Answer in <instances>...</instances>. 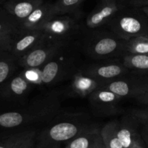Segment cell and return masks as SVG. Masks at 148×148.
Segmentation results:
<instances>
[{"instance_id": "obj_13", "label": "cell", "mask_w": 148, "mask_h": 148, "mask_svg": "<svg viewBox=\"0 0 148 148\" xmlns=\"http://www.w3.org/2000/svg\"><path fill=\"white\" fill-rule=\"evenodd\" d=\"M46 39L43 30H23L17 35L12 44L10 52L19 59L38 46Z\"/></svg>"}, {"instance_id": "obj_15", "label": "cell", "mask_w": 148, "mask_h": 148, "mask_svg": "<svg viewBox=\"0 0 148 148\" xmlns=\"http://www.w3.org/2000/svg\"><path fill=\"white\" fill-rule=\"evenodd\" d=\"M101 129V128L92 124L68 142L65 148H106Z\"/></svg>"}, {"instance_id": "obj_11", "label": "cell", "mask_w": 148, "mask_h": 148, "mask_svg": "<svg viewBox=\"0 0 148 148\" xmlns=\"http://www.w3.org/2000/svg\"><path fill=\"white\" fill-rule=\"evenodd\" d=\"M93 111L101 115H113L119 111L121 97L110 90L101 87L88 97Z\"/></svg>"}, {"instance_id": "obj_8", "label": "cell", "mask_w": 148, "mask_h": 148, "mask_svg": "<svg viewBox=\"0 0 148 148\" xmlns=\"http://www.w3.org/2000/svg\"><path fill=\"white\" fill-rule=\"evenodd\" d=\"M69 44L71 43H64L46 39L33 50L20 58L18 62L26 70L40 69L57 52Z\"/></svg>"}, {"instance_id": "obj_7", "label": "cell", "mask_w": 148, "mask_h": 148, "mask_svg": "<svg viewBox=\"0 0 148 148\" xmlns=\"http://www.w3.org/2000/svg\"><path fill=\"white\" fill-rule=\"evenodd\" d=\"M80 29V22L77 16L64 15L53 17L43 30L46 39L64 43H71V41L79 33Z\"/></svg>"}, {"instance_id": "obj_10", "label": "cell", "mask_w": 148, "mask_h": 148, "mask_svg": "<svg viewBox=\"0 0 148 148\" xmlns=\"http://www.w3.org/2000/svg\"><path fill=\"white\" fill-rule=\"evenodd\" d=\"M117 134L123 148H146L140 130V123L130 114L119 121Z\"/></svg>"}, {"instance_id": "obj_2", "label": "cell", "mask_w": 148, "mask_h": 148, "mask_svg": "<svg viewBox=\"0 0 148 148\" xmlns=\"http://www.w3.org/2000/svg\"><path fill=\"white\" fill-rule=\"evenodd\" d=\"M102 28L86 29L80 44L82 52L96 61L123 59L128 55L127 40Z\"/></svg>"}, {"instance_id": "obj_3", "label": "cell", "mask_w": 148, "mask_h": 148, "mask_svg": "<svg viewBox=\"0 0 148 148\" xmlns=\"http://www.w3.org/2000/svg\"><path fill=\"white\" fill-rule=\"evenodd\" d=\"M70 45H66L39 69V82L44 85H53L72 78L80 69L79 57L75 49L69 47Z\"/></svg>"}, {"instance_id": "obj_30", "label": "cell", "mask_w": 148, "mask_h": 148, "mask_svg": "<svg viewBox=\"0 0 148 148\" xmlns=\"http://www.w3.org/2000/svg\"><path fill=\"white\" fill-rule=\"evenodd\" d=\"M3 1H4V0H0V3H1V2H2Z\"/></svg>"}, {"instance_id": "obj_5", "label": "cell", "mask_w": 148, "mask_h": 148, "mask_svg": "<svg viewBox=\"0 0 148 148\" xmlns=\"http://www.w3.org/2000/svg\"><path fill=\"white\" fill-rule=\"evenodd\" d=\"M106 27L125 40L133 37H148V17L140 8H121Z\"/></svg>"}, {"instance_id": "obj_23", "label": "cell", "mask_w": 148, "mask_h": 148, "mask_svg": "<svg viewBox=\"0 0 148 148\" xmlns=\"http://www.w3.org/2000/svg\"><path fill=\"white\" fill-rule=\"evenodd\" d=\"M128 55H148V37L137 36L127 40Z\"/></svg>"}, {"instance_id": "obj_29", "label": "cell", "mask_w": 148, "mask_h": 148, "mask_svg": "<svg viewBox=\"0 0 148 148\" xmlns=\"http://www.w3.org/2000/svg\"><path fill=\"white\" fill-rule=\"evenodd\" d=\"M140 10L145 14V15L148 17V6H145V7H140Z\"/></svg>"}, {"instance_id": "obj_22", "label": "cell", "mask_w": 148, "mask_h": 148, "mask_svg": "<svg viewBox=\"0 0 148 148\" xmlns=\"http://www.w3.org/2000/svg\"><path fill=\"white\" fill-rule=\"evenodd\" d=\"M85 0H57L53 3L56 15H75Z\"/></svg>"}, {"instance_id": "obj_18", "label": "cell", "mask_w": 148, "mask_h": 148, "mask_svg": "<svg viewBox=\"0 0 148 148\" xmlns=\"http://www.w3.org/2000/svg\"><path fill=\"white\" fill-rule=\"evenodd\" d=\"M36 131L25 130L0 140V148H34Z\"/></svg>"}, {"instance_id": "obj_26", "label": "cell", "mask_w": 148, "mask_h": 148, "mask_svg": "<svg viewBox=\"0 0 148 148\" xmlns=\"http://www.w3.org/2000/svg\"><path fill=\"white\" fill-rule=\"evenodd\" d=\"M140 123V130L141 133L142 137L145 145V147L148 148V122L143 121V120H139Z\"/></svg>"}, {"instance_id": "obj_27", "label": "cell", "mask_w": 148, "mask_h": 148, "mask_svg": "<svg viewBox=\"0 0 148 148\" xmlns=\"http://www.w3.org/2000/svg\"><path fill=\"white\" fill-rule=\"evenodd\" d=\"M136 100H137V102H139L140 103H141V104L148 106V92L140 96V97H137V98H136Z\"/></svg>"}, {"instance_id": "obj_24", "label": "cell", "mask_w": 148, "mask_h": 148, "mask_svg": "<svg viewBox=\"0 0 148 148\" xmlns=\"http://www.w3.org/2000/svg\"><path fill=\"white\" fill-rule=\"evenodd\" d=\"M12 70V61L10 59L0 60V84L7 79Z\"/></svg>"}, {"instance_id": "obj_6", "label": "cell", "mask_w": 148, "mask_h": 148, "mask_svg": "<svg viewBox=\"0 0 148 148\" xmlns=\"http://www.w3.org/2000/svg\"><path fill=\"white\" fill-rule=\"evenodd\" d=\"M101 87L110 90L121 98H134L148 92V73L131 71L122 76L104 84Z\"/></svg>"}, {"instance_id": "obj_19", "label": "cell", "mask_w": 148, "mask_h": 148, "mask_svg": "<svg viewBox=\"0 0 148 148\" xmlns=\"http://www.w3.org/2000/svg\"><path fill=\"white\" fill-rule=\"evenodd\" d=\"M118 124V120H111L101 128V136L106 148H123L117 134Z\"/></svg>"}, {"instance_id": "obj_21", "label": "cell", "mask_w": 148, "mask_h": 148, "mask_svg": "<svg viewBox=\"0 0 148 148\" xmlns=\"http://www.w3.org/2000/svg\"><path fill=\"white\" fill-rule=\"evenodd\" d=\"M123 62L131 71L148 73V55H128L123 58Z\"/></svg>"}, {"instance_id": "obj_12", "label": "cell", "mask_w": 148, "mask_h": 148, "mask_svg": "<svg viewBox=\"0 0 148 148\" xmlns=\"http://www.w3.org/2000/svg\"><path fill=\"white\" fill-rule=\"evenodd\" d=\"M121 9L118 0H100L85 20V28L94 29L106 26Z\"/></svg>"}, {"instance_id": "obj_28", "label": "cell", "mask_w": 148, "mask_h": 148, "mask_svg": "<svg viewBox=\"0 0 148 148\" xmlns=\"http://www.w3.org/2000/svg\"><path fill=\"white\" fill-rule=\"evenodd\" d=\"M145 6H148V0H140L137 4V8H140Z\"/></svg>"}, {"instance_id": "obj_9", "label": "cell", "mask_w": 148, "mask_h": 148, "mask_svg": "<svg viewBox=\"0 0 148 148\" xmlns=\"http://www.w3.org/2000/svg\"><path fill=\"white\" fill-rule=\"evenodd\" d=\"M79 70L85 75L101 82L103 85L130 71L124 64L123 59L98 61L95 63L85 65Z\"/></svg>"}, {"instance_id": "obj_16", "label": "cell", "mask_w": 148, "mask_h": 148, "mask_svg": "<svg viewBox=\"0 0 148 148\" xmlns=\"http://www.w3.org/2000/svg\"><path fill=\"white\" fill-rule=\"evenodd\" d=\"M102 85L101 82L85 75L79 70L72 78L71 91L75 96L79 97H89L92 92L101 88Z\"/></svg>"}, {"instance_id": "obj_17", "label": "cell", "mask_w": 148, "mask_h": 148, "mask_svg": "<svg viewBox=\"0 0 148 148\" xmlns=\"http://www.w3.org/2000/svg\"><path fill=\"white\" fill-rule=\"evenodd\" d=\"M44 2L43 0H8L4 4L7 12L21 23Z\"/></svg>"}, {"instance_id": "obj_25", "label": "cell", "mask_w": 148, "mask_h": 148, "mask_svg": "<svg viewBox=\"0 0 148 148\" xmlns=\"http://www.w3.org/2000/svg\"><path fill=\"white\" fill-rule=\"evenodd\" d=\"M131 114L137 120L148 122V106L140 109H135L132 111Z\"/></svg>"}, {"instance_id": "obj_20", "label": "cell", "mask_w": 148, "mask_h": 148, "mask_svg": "<svg viewBox=\"0 0 148 148\" xmlns=\"http://www.w3.org/2000/svg\"><path fill=\"white\" fill-rule=\"evenodd\" d=\"M33 84L25 74L14 77L10 83V91L15 97H22L29 91Z\"/></svg>"}, {"instance_id": "obj_1", "label": "cell", "mask_w": 148, "mask_h": 148, "mask_svg": "<svg viewBox=\"0 0 148 148\" xmlns=\"http://www.w3.org/2000/svg\"><path fill=\"white\" fill-rule=\"evenodd\" d=\"M60 97L57 92H49L33 99L22 111L0 114V126L16 128L37 123H50L59 115Z\"/></svg>"}, {"instance_id": "obj_14", "label": "cell", "mask_w": 148, "mask_h": 148, "mask_svg": "<svg viewBox=\"0 0 148 148\" xmlns=\"http://www.w3.org/2000/svg\"><path fill=\"white\" fill-rule=\"evenodd\" d=\"M53 4L49 2H43L36 9L23 23V30H43L48 23L55 17Z\"/></svg>"}, {"instance_id": "obj_4", "label": "cell", "mask_w": 148, "mask_h": 148, "mask_svg": "<svg viewBox=\"0 0 148 148\" xmlns=\"http://www.w3.org/2000/svg\"><path fill=\"white\" fill-rule=\"evenodd\" d=\"M49 123L40 136L43 145L67 143L93 124L82 114H69L59 119L56 117Z\"/></svg>"}]
</instances>
